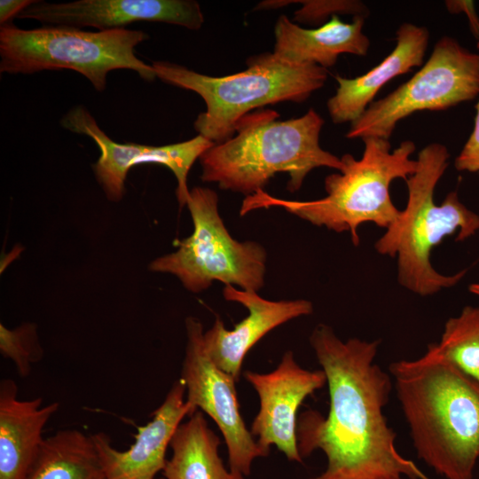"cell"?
<instances>
[{"label":"cell","mask_w":479,"mask_h":479,"mask_svg":"<svg viewBox=\"0 0 479 479\" xmlns=\"http://www.w3.org/2000/svg\"><path fill=\"white\" fill-rule=\"evenodd\" d=\"M186 206L193 223L192 234L179 241L175 252L153 260L149 270L176 276L192 293L208 289L214 281L258 292L264 285V247L232 237L219 214L215 191L193 187Z\"/></svg>","instance_id":"obj_8"},{"label":"cell","mask_w":479,"mask_h":479,"mask_svg":"<svg viewBox=\"0 0 479 479\" xmlns=\"http://www.w3.org/2000/svg\"><path fill=\"white\" fill-rule=\"evenodd\" d=\"M310 343L326 377L329 411L304 412L297 422L301 457L316 450L326 469L310 479H431L396 447L395 431L383 413L393 381L374 359L380 341L341 340L318 324Z\"/></svg>","instance_id":"obj_1"},{"label":"cell","mask_w":479,"mask_h":479,"mask_svg":"<svg viewBox=\"0 0 479 479\" xmlns=\"http://www.w3.org/2000/svg\"><path fill=\"white\" fill-rule=\"evenodd\" d=\"M60 125L71 132L86 135L96 142L100 156L93 165L95 177L109 200H121L125 193L128 172L140 164L147 145L114 142L81 105L69 110L60 120Z\"/></svg>","instance_id":"obj_19"},{"label":"cell","mask_w":479,"mask_h":479,"mask_svg":"<svg viewBox=\"0 0 479 479\" xmlns=\"http://www.w3.org/2000/svg\"><path fill=\"white\" fill-rule=\"evenodd\" d=\"M417 456L445 479H473L479 459V383L422 355L389 365Z\"/></svg>","instance_id":"obj_2"},{"label":"cell","mask_w":479,"mask_h":479,"mask_svg":"<svg viewBox=\"0 0 479 479\" xmlns=\"http://www.w3.org/2000/svg\"><path fill=\"white\" fill-rule=\"evenodd\" d=\"M474 129L460 153L455 159V168L459 171L479 174V100L475 106Z\"/></svg>","instance_id":"obj_24"},{"label":"cell","mask_w":479,"mask_h":479,"mask_svg":"<svg viewBox=\"0 0 479 479\" xmlns=\"http://www.w3.org/2000/svg\"><path fill=\"white\" fill-rule=\"evenodd\" d=\"M225 300L243 305L248 315L228 330L220 318H216L210 329L203 334L205 350L213 363L231 374L238 382L241 365L249 349L266 334L277 326L313 311L312 303L304 299L271 301L256 291L224 286Z\"/></svg>","instance_id":"obj_13"},{"label":"cell","mask_w":479,"mask_h":479,"mask_svg":"<svg viewBox=\"0 0 479 479\" xmlns=\"http://www.w3.org/2000/svg\"><path fill=\"white\" fill-rule=\"evenodd\" d=\"M0 352L11 359L20 377H27L31 365L39 362L43 356L36 332V326L25 323L14 329L0 325Z\"/></svg>","instance_id":"obj_22"},{"label":"cell","mask_w":479,"mask_h":479,"mask_svg":"<svg viewBox=\"0 0 479 479\" xmlns=\"http://www.w3.org/2000/svg\"><path fill=\"white\" fill-rule=\"evenodd\" d=\"M164 479V478H163Z\"/></svg>","instance_id":"obj_28"},{"label":"cell","mask_w":479,"mask_h":479,"mask_svg":"<svg viewBox=\"0 0 479 479\" xmlns=\"http://www.w3.org/2000/svg\"><path fill=\"white\" fill-rule=\"evenodd\" d=\"M220 444L202 412L197 411L180 424L172 437L171 457L162 470L164 479H245L224 467Z\"/></svg>","instance_id":"obj_18"},{"label":"cell","mask_w":479,"mask_h":479,"mask_svg":"<svg viewBox=\"0 0 479 479\" xmlns=\"http://www.w3.org/2000/svg\"><path fill=\"white\" fill-rule=\"evenodd\" d=\"M424 356L445 362L479 383V308L465 307L444 324L441 340Z\"/></svg>","instance_id":"obj_21"},{"label":"cell","mask_w":479,"mask_h":479,"mask_svg":"<svg viewBox=\"0 0 479 479\" xmlns=\"http://www.w3.org/2000/svg\"><path fill=\"white\" fill-rule=\"evenodd\" d=\"M278 117L270 109L244 116L235 136L200 155L201 180L248 196L263 190L279 172L289 175L287 189L294 192L316 168L342 170L341 158L319 145L324 120L314 109L287 121Z\"/></svg>","instance_id":"obj_3"},{"label":"cell","mask_w":479,"mask_h":479,"mask_svg":"<svg viewBox=\"0 0 479 479\" xmlns=\"http://www.w3.org/2000/svg\"><path fill=\"white\" fill-rule=\"evenodd\" d=\"M428 38L429 33L426 27L404 23L397 31L396 47L379 65L352 79L336 75V93L326 104L333 122H353L387 82L413 67H420Z\"/></svg>","instance_id":"obj_15"},{"label":"cell","mask_w":479,"mask_h":479,"mask_svg":"<svg viewBox=\"0 0 479 479\" xmlns=\"http://www.w3.org/2000/svg\"><path fill=\"white\" fill-rule=\"evenodd\" d=\"M36 0H1L0 1V24L12 22V20L33 4Z\"/></svg>","instance_id":"obj_25"},{"label":"cell","mask_w":479,"mask_h":479,"mask_svg":"<svg viewBox=\"0 0 479 479\" xmlns=\"http://www.w3.org/2000/svg\"><path fill=\"white\" fill-rule=\"evenodd\" d=\"M302 4V8L294 12V20L300 22H320L329 15L335 13L353 14L354 17L365 18L368 14L366 6L358 1H296Z\"/></svg>","instance_id":"obj_23"},{"label":"cell","mask_w":479,"mask_h":479,"mask_svg":"<svg viewBox=\"0 0 479 479\" xmlns=\"http://www.w3.org/2000/svg\"><path fill=\"white\" fill-rule=\"evenodd\" d=\"M247 65L242 72L217 77L169 61L157 60L151 66L162 82L203 98L207 108L198 115L194 129L215 144L232 137L249 111L283 101L303 102L327 78L324 67L288 63L273 52L253 56Z\"/></svg>","instance_id":"obj_6"},{"label":"cell","mask_w":479,"mask_h":479,"mask_svg":"<svg viewBox=\"0 0 479 479\" xmlns=\"http://www.w3.org/2000/svg\"><path fill=\"white\" fill-rule=\"evenodd\" d=\"M362 140V157L357 160L345 153L341 158L342 170L325 178V197L291 200L259 190L245 197L240 215L258 208H281L314 225L340 233L349 232L355 246L359 243L357 228L361 224L373 223L387 229L401 212L391 200L390 185L397 178L406 180L416 171L417 160L411 159L415 145L405 140L391 150L389 139L368 137Z\"/></svg>","instance_id":"obj_5"},{"label":"cell","mask_w":479,"mask_h":479,"mask_svg":"<svg viewBox=\"0 0 479 479\" xmlns=\"http://www.w3.org/2000/svg\"><path fill=\"white\" fill-rule=\"evenodd\" d=\"M468 289L472 294L479 296V282L471 284L468 287Z\"/></svg>","instance_id":"obj_27"},{"label":"cell","mask_w":479,"mask_h":479,"mask_svg":"<svg viewBox=\"0 0 479 479\" xmlns=\"http://www.w3.org/2000/svg\"><path fill=\"white\" fill-rule=\"evenodd\" d=\"M185 330V355L180 378L185 385L189 417L199 410L208 415L225 441L229 468L244 476L249 475L253 461L268 454L257 444L242 419L235 388L237 381L208 356L200 321L187 317Z\"/></svg>","instance_id":"obj_10"},{"label":"cell","mask_w":479,"mask_h":479,"mask_svg":"<svg viewBox=\"0 0 479 479\" xmlns=\"http://www.w3.org/2000/svg\"><path fill=\"white\" fill-rule=\"evenodd\" d=\"M185 393L183 380L175 381L152 420L137 428L135 442L126 451L115 449L103 432L90 435L106 479H155L162 472L172 437L182 420L189 417Z\"/></svg>","instance_id":"obj_14"},{"label":"cell","mask_w":479,"mask_h":479,"mask_svg":"<svg viewBox=\"0 0 479 479\" xmlns=\"http://www.w3.org/2000/svg\"><path fill=\"white\" fill-rule=\"evenodd\" d=\"M449 158L447 147L439 143L420 151L417 169L405 180V208L374 244L379 254L397 257L399 284L420 296L453 287L467 272V269L453 275L436 271L430 262L433 249L448 236L463 241L479 230V216L459 200L456 192L448 193L440 205L434 200Z\"/></svg>","instance_id":"obj_4"},{"label":"cell","mask_w":479,"mask_h":479,"mask_svg":"<svg viewBox=\"0 0 479 479\" xmlns=\"http://www.w3.org/2000/svg\"><path fill=\"white\" fill-rule=\"evenodd\" d=\"M479 96V53L444 36L424 66L351 122L346 137L389 139L397 123L419 111H441Z\"/></svg>","instance_id":"obj_9"},{"label":"cell","mask_w":479,"mask_h":479,"mask_svg":"<svg viewBox=\"0 0 479 479\" xmlns=\"http://www.w3.org/2000/svg\"><path fill=\"white\" fill-rule=\"evenodd\" d=\"M42 404L40 397L20 400L15 381H1L0 479H27L44 440L43 429L59 407Z\"/></svg>","instance_id":"obj_16"},{"label":"cell","mask_w":479,"mask_h":479,"mask_svg":"<svg viewBox=\"0 0 479 479\" xmlns=\"http://www.w3.org/2000/svg\"><path fill=\"white\" fill-rule=\"evenodd\" d=\"M364 23L365 18L361 16L345 23L333 15L319 27L306 29L281 15L274 27L273 54L288 63L317 65L327 69L341 54H367L370 40L363 32Z\"/></svg>","instance_id":"obj_17"},{"label":"cell","mask_w":479,"mask_h":479,"mask_svg":"<svg viewBox=\"0 0 479 479\" xmlns=\"http://www.w3.org/2000/svg\"><path fill=\"white\" fill-rule=\"evenodd\" d=\"M244 377L256 391L260 402L250 428L257 444L268 455L271 446L275 445L288 460L302 463L297 412L307 397L326 384L324 371L302 368L288 350L273 371H247Z\"/></svg>","instance_id":"obj_11"},{"label":"cell","mask_w":479,"mask_h":479,"mask_svg":"<svg viewBox=\"0 0 479 479\" xmlns=\"http://www.w3.org/2000/svg\"><path fill=\"white\" fill-rule=\"evenodd\" d=\"M445 5L451 12H465L474 35L479 39V18L475 13L474 3L470 1H447Z\"/></svg>","instance_id":"obj_26"},{"label":"cell","mask_w":479,"mask_h":479,"mask_svg":"<svg viewBox=\"0 0 479 479\" xmlns=\"http://www.w3.org/2000/svg\"><path fill=\"white\" fill-rule=\"evenodd\" d=\"M17 18L35 20L44 26L93 27L98 30L125 28L136 21L164 22L197 30L204 23L200 4L192 0H36Z\"/></svg>","instance_id":"obj_12"},{"label":"cell","mask_w":479,"mask_h":479,"mask_svg":"<svg viewBox=\"0 0 479 479\" xmlns=\"http://www.w3.org/2000/svg\"><path fill=\"white\" fill-rule=\"evenodd\" d=\"M148 38L141 30L114 28L85 31L64 26L22 29L12 22L0 26V72L30 75L71 69L85 76L98 91L106 86L112 70L135 71L147 82L156 78L152 66L135 55Z\"/></svg>","instance_id":"obj_7"},{"label":"cell","mask_w":479,"mask_h":479,"mask_svg":"<svg viewBox=\"0 0 479 479\" xmlns=\"http://www.w3.org/2000/svg\"><path fill=\"white\" fill-rule=\"evenodd\" d=\"M27 479H106L91 436L63 429L44 438Z\"/></svg>","instance_id":"obj_20"}]
</instances>
